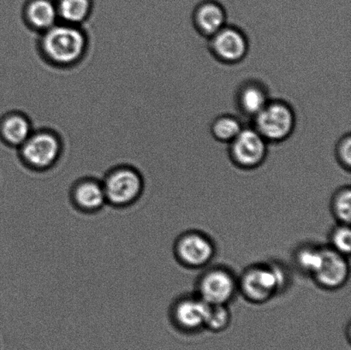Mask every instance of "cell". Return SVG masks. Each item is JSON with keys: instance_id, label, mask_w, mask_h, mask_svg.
<instances>
[{"instance_id": "8fae6325", "label": "cell", "mask_w": 351, "mask_h": 350, "mask_svg": "<svg viewBox=\"0 0 351 350\" xmlns=\"http://www.w3.org/2000/svg\"><path fill=\"white\" fill-rule=\"evenodd\" d=\"M209 304L196 295L178 298L171 308V320L178 330L193 334L204 328Z\"/></svg>"}, {"instance_id": "d6986e66", "label": "cell", "mask_w": 351, "mask_h": 350, "mask_svg": "<svg viewBox=\"0 0 351 350\" xmlns=\"http://www.w3.org/2000/svg\"><path fill=\"white\" fill-rule=\"evenodd\" d=\"M243 128L242 123L232 114H222L213 120L211 134L218 142L229 144Z\"/></svg>"}, {"instance_id": "3957f363", "label": "cell", "mask_w": 351, "mask_h": 350, "mask_svg": "<svg viewBox=\"0 0 351 350\" xmlns=\"http://www.w3.org/2000/svg\"><path fill=\"white\" fill-rule=\"evenodd\" d=\"M287 270L278 264H256L244 271L239 282V290L250 303H267L281 292L288 284Z\"/></svg>"}, {"instance_id": "603a6c76", "label": "cell", "mask_w": 351, "mask_h": 350, "mask_svg": "<svg viewBox=\"0 0 351 350\" xmlns=\"http://www.w3.org/2000/svg\"><path fill=\"white\" fill-rule=\"evenodd\" d=\"M335 157L340 166L343 170L350 171L351 169V136L346 134L337 142L335 147Z\"/></svg>"}, {"instance_id": "ac0fdd59", "label": "cell", "mask_w": 351, "mask_h": 350, "mask_svg": "<svg viewBox=\"0 0 351 350\" xmlns=\"http://www.w3.org/2000/svg\"><path fill=\"white\" fill-rule=\"evenodd\" d=\"M324 247L318 245H304L295 250L294 262L302 273L313 277L321 266L323 259Z\"/></svg>"}, {"instance_id": "2e32d148", "label": "cell", "mask_w": 351, "mask_h": 350, "mask_svg": "<svg viewBox=\"0 0 351 350\" xmlns=\"http://www.w3.org/2000/svg\"><path fill=\"white\" fill-rule=\"evenodd\" d=\"M33 132L32 123L22 112H8L0 119V138L14 149H19Z\"/></svg>"}, {"instance_id": "7c38bea8", "label": "cell", "mask_w": 351, "mask_h": 350, "mask_svg": "<svg viewBox=\"0 0 351 350\" xmlns=\"http://www.w3.org/2000/svg\"><path fill=\"white\" fill-rule=\"evenodd\" d=\"M350 277L348 257L329 246L323 249V259L313 279L322 289L335 290L345 286Z\"/></svg>"}, {"instance_id": "6da1fadb", "label": "cell", "mask_w": 351, "mask_h": 350, "mask_svg": "<svg viewBox=\"0 0 351 350\" xmlns=\"http://www.w3.org/2000/svg\"><path fill=\"white\" fill-rule=\"evenodd\" d=\"M38 47L48 63L57 67H71L84 58L88 37L84 27L60 22L39 34Z\"/></svg>"}, {"instance_id": "5b68a950", "label": "cell", "mask_w": 351, "mask_h": 350, "mask_svg": "<svg viewBox=\"0 0 351 350\" xmlns=\"http://www.w3.org/2000/svg\"><path fill=\"white\" fill-rule=\"evenodd\" d=\"M253 119V128L267 143L285 142L294 132L295 114L293 108L282 99H270Z\"/></svg>"}, {"instance_id": "8992f818", "label": "cell", "mask_w": 351, "mask_h": 350, "mask_svg": "<svg viewBox=\"0 0 351 350\" xmlns=\"http://www.w3.org/2000/svg\"><path fill=\"white\" fill-rule=\"evenodd\" d=\"M267 144L253 127L243 128L229 143L230 159L241 169H256L266 160Z\"/></svg>"}, {"instance_id": "30bf717a", "label": "cell", "mask_w": 351, "mask_h": 350, "mask_svg": "<svg viewBox=\"0 0 351 350\" xmlns=\"http://www.w3.org/2000/svg\"><path fill=\"white\" fill-rule=\"evenodd\" d=\"M69 199L75 210L84 214H97L108 205L101 179L94 176L75 180L69 191Z\"/></svg>"}, {"instance_id": "5bb4252c", "label": "cell", "mask_w": 351, "mask_h": 350, "mask_svg": "<svg viewBox=\"0 0 351 350\" xmlns=\"http://www.w3.org/2000/svg\"><path fill=\"white\" fill-rule=\"evenodd\" d=\"M24 22L38 34L60 23L56 0H27L23 6Z\"/></svg>"}, {"instance_id": "44dd1931", "label": "cell", "mask_w": 351, "mask_h": 350, "mask_svg": "<svg viewBox=\"0 0 351 350\" xmlns=\"http://www.w3.org/2000/svg\"><path fill=\"white\" fill-rule=\"evenodd\" d=\"M232 320L227 305H209L204 328L213 332H221L228 328Z\"/></svg>"}, {"instance_id": "9a60e30c", "label": "cell", "mask_w": 351, "mask_h": 350, "mask_svg": "<svg viewBox=\"0 0 351 350\" xmlns=\"http://www.w3.org/2000/svg\"><path fill=\"white\" fill-rule=\"evenodd\" d=\"M226 19L225 8L215 0H205L199 3L192 15L195 30L208 39L226 25Z\"/></svg>"}, {"instance_id": "4fadbf2b", "label": "cell", "mask_w": 351, "mask_h": 350, "mask_svg": "<svg viewBox=\"0 0 351 350\" xmlns=\"http://www.w3.org/2000/svg\"><path fill=\"white\" fill-rule=\"evenodd\" d=\"M266 85L256 79H249L240 84L236 92L235 102L243 115L253 118L270 101Z\"/></svg>"}, {"instance_id": "7402d4cb", "label": "cell", "mask_w": 351, "mask_h": 350, "mask_svg": "<svg viewBox=\"0 0 351 350\" xmlns=\"http://www.w3.org/2000/svg\"><path fill=\"white\" fill-rule=\"evenodd\" d=\"M330 248L349 257L351 251V231L350 225H336L329 235Z\"/></svg>"}, {"instance_id": "ffe728a7", "label": "cell", "mask_w": 351, "mask_h": 350, "mask_svg": "<svg viewBox=\"0 0 351 350\" xmlns=\"http://www.w3.org/2000/svg\"><path fill=\"white\" fill-rule=\"evenodd\" d=\"M331 211L340 224L350 225L351 218V188L342 187L333 195Z\"/></svg>"}, {"instance_id": "277c9868", "label": "cell", "mask_w": 351, "mask_h": 350, "mask_svg": "<svg viewBox=\"0 0 351 350\" xmlns=\"http://www.w3.org/2000/svg\"><path fill=\"white\" fill-rule=\"evenodd\" d=\"M63 151L60 137L49 129H36L17 149L21 163L33 173H43L56 166Z\"/></svg>"}, {"instance_id": "9c48e42d", "label": "cell", "mask_w": 351, "mask_h": 350, "mask_svg": "<svg viewBox=\"0 0 351 350\" xmlns=\"http://www.w3.org/2000/svg\"><path fill=\"white\" fill-rule=\"evenodd\" d=\"M176 258L182 266L198 269L206 266L215 255V246L212 239L201 232L184 233L176 240Z\"/></svg>"}, {"instance_id": "e0dca14e", "label": "cell", "mask_w": 351, "mask_h": 350, "mask_svg": "<svg viewBox=\"0 0 351 350\" xmlns=\"http://www.w3.org/2000/svg\"><path fill=\"white\" fill-rule=\"evenodd\" d=\"M60 22L82 27L94 10V0H56Z\"/></svg>"}, {"instance_id": "7a4b0ae2", "label": "cell", "mask_w": 351, "mask_h": 350, "mask_svg": "<svg viewBox=\"0 0 351 350\" xmlns=\"http://www.w3.org/2000/svg\"><path fill=\"white\" fill-rule=\"evenodd\" d=\"M101 179L106 203L117 209L132 207L145 190L142 171L130 164H119L110 168Z\"/></svg>"}, {"instance_id": "ba28073f", "label": "cell", "mask_w": 351, "mask_h": 350, "mask_svg": "<svg viewBox=\"0 0 351 350\" xmlns=\"http://www.w3.org/2000/svg\"><path fill=\"white\" fill-rule=\"evenodd\" d=\"M239 282L234 274L223 267L206 270L199 277L197 295L209 305H227L236 296Z\"/></svg>"}, {"instance_id": "52a82bcc", "label": "cell", "mask_w": 351, "mask_h": 350, "mask_svg": "<svg viewBox=\"0 0 351 350\" xmlns=\"http://www.w3.org/2000/svg\"><path fill=\"white\" fill-rule=\"evenodd\" d=\"M208 49L219 63L234 65L241 63L246 58L250 43L242 29L226 24L209 38Z\"/></svg>"}]
</instances>
